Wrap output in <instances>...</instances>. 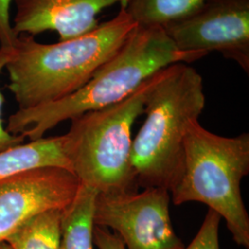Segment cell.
I'll return each mask as SVG.
<instances>
[{
	"label": "cell",
	"instance_id": "obj_1",
	"mask_svg": "<svg viewBox=\"0 0 249 249\" xmlns=\"http://www.w3.org/2000/svg\"><path fill=\"white\" fill-rule=\"evenodd\" d=\"M207 54L179 50L160 26L137 25L124 44L82 87L52 103L18 109L7 130L31 141L66 120L124 100L155 73L177 63L194 62Z\"/></svg>",
	"mask_w": 249,
	"mask_h": 249
},
{
	"label": "cell",
	"instance_id": "obj_2",
	"mask_svg": "<svg viewBox=\"0 0 249 249\" xmlns=\"http://www.w3.org/2000/svg\"><path fill=\"white\" fill-rule=\"evenodd\" d=\"M138 24L124 8L83 36L55 44L18 36L5 69L18 109L64 98L82 87L113 56Z\"/></svg>",
	"mask_w": 249,
	"mask_h": 249
},
{
	"label": "cell",
	"instance_id": "obj_3",
	"mask_svg": "<svg viewBox=\"0 0 249 249\" xmlns=\"http://www.w3.org/2000/svg\"><path fill=\"white\" fill-rule=\"evenodd\" d=\"M204 107L203 80L194 68L177 63L157 73L145 103L146 118L132 142L137 186L169 192L176 187L183 173L188 125Z\"/></svg>",
	"mask_w": 249,
	"mask_h": 249
},
{
	"label": "cell",
	"instance_id": "obj_4",
	"mask_svg": "<svg viewBox=\"0 0 249 249\" xmlns=\"http://www.w3.org/2000/svg\"><path fill=\"white\" fill-rule=\"evenodd\" d=\"M249 174V133L223 137L194 120L187 128L183 173L170 192L171 200L207 205L225 220L234 242L249 249V216L241 195V181Z\"/></svg>",
	"mask_w": 249,
	"mask_h": 249
},
{
	"label": "cell",
	"instance_id": "obj_5",
	"mask_svg": "<svg viewBox=\"0 0 249 249\" xmlns=\"http://www.w3.org/2000/svg\"><path fill=\"white\" fill-rule=\"evenodd\" d=\"M157 73L124 100L71 119L65 150L80 185L106 194L136 191L132 126L144 112Z\"/></svg>",
	"mask_w": 249,
	"mask_h": 249
},
{
	"label": "cell",
	"instance_id": "obj_6",
	"mask_svg": "<svg viewBox=\"0 0 249 249\" xmlns=\"http://www.w3.org/2000/svg\"><path fill=\"white\" fill-rule=\"evenodd\" d=\"M170 192L145 187L142 192L98 193L94 225L113 230L125 249H184L170 217Z\"/></svg>",
	"mask_w": 249,
	"mask_h": 249
},
{
	"label": "cell",
	"instance_id": "obj_7",
	"mask_svg": "<svg viewBox=\"0 0 249 249\" xmlns=\"http://www.w3.org/2000/svg\"><path fill=\"white\" fill-rule=\"evenodd\" d=\"M184 52H217L249 74V0H207L162 26Z\"/></svg>",
	"mask_w": 249,
	"mask_h": 249
},
{
	"label": "cell",
	"instance_id": "obj_8",
	"mask_svg": "<svg viewBox=\"0 0 249 249\" xmlns=\"http://www.w3.org/2000/svg\"><path fill=\"white\" fill-rule=\"evenodd\" d=\"M80 185L72 172L59 167L30 170L0 182V243L36 214L67 208Z\"/></svg>",
	"mask_w": 249,
	"mask_h": 249
},
{
	"label": "cell",
	"instance_id": "obj_9",
	"mask_svg": "<svg viewBox=\"0 0 249 249\" xmlns=\"http://www.w3.org/2000/svg\"><path fill=\"white\" fill-rule=\"evenodd\" d=\"M130 0H12L16 13L12 29L17 36L55 32L59 41L83 36L98 26L97 16L116 4Z\"/></svg>",
	"mask_w": 249,
	"mask_h": 249
},
{
	"label": "cell",
	"instance_id": "obj_10",
	"mask_svg": "<svg viewBox=\"0 0 249 249\" xmlns=\"http://www.w3.org/2000/svg\"><path fill=\"white\" fill-rule=\"evenodd\" d=\"M65 135L41 138L0 151V182L30 170L59 167L72 172L65 150Z\"/></svg>",
	"mask_w": 249,
	"mask_h": 249
},
{
	"label": "cell",
	"instance_id": "obj_11",
	"mask_svg": "<svg viewBox=\"0 0 249 249\" xmlns=\"http://www.w3.org/2000/svg\"><path fill=\"white\" fill-rule=\"evenodd\" d=\"M98 192L80 185L73 201L63 210L59 249H93V215Z\"/></svg>",
	"mask_w": 249,
	"mask_h": 249
},
{
	"label": "cell",
	"instance_id": "obj_12",
	"mask_svg": "<svg viewBox=\"0 0 249 249\" xmlns=\"http://www.w3.org/2000/svg\"><path fill=\"white\" fill-rule=\"evenodd\" d=\"M63 210L53 209L28 219L4 241L11 249H59Z\"/></svg>",
	"mask_w": 249,
	"mask_h": 249
},
{
	"label": "cell",
	"instance_id": "obj_13",
	"mask_svg": "<svg viewBox=\"0 0 249 249\" xmlns=\"http://www.w3.org/2000/svg\"><path fill=\"white\" fill-rule=\"evenodd\" d=\"M207 0H130L124 8L138 25L162 27L186 16Z\"/></svg>",
	"mask_w": 249,
	"mask_h": 249
},
{
	"label": "cell",
	"instance_id": "obj_14",
	"mask_svg": "<svg viewBox=\"0 0 249 249\" xmlns=\"http://www.w3.org/2000/svg\"><path fill=\"white\" fill-rule=\"evenodd\" d=\"M221 220L219 214L209 209L199 231L184 249H220L219 226Z\"/></svg>",
	"mask_w": 249,
	"mask_h": 249
},
{
	"label": "cell",
	"instance_id": "obj_15",
	"mask_svg": "<svg viewBox=\"0 0 249 249\" xmlns=\"http://www.w3.org/2000/svg\"><path fill=\"white\" fill-rule=\"evenodd\" d=\"M13 50H8L0 47V74L5 69L7 63L9 62ZM4 104V98L0 91V151H5L12 147L23 144L25 137L21 134L14 135L9 133V131L4 127L3 119H2V108Z\"/></svg>",
	"mask_w": 249,
	"mask_h": 249
},
{
	"label": "cell",
	"instance_id": "obj_16",
	"mask_svg": "<svg viewBox=\"0 0 249 249\" xmlns=\"http://www.w3.org/2000/svg\"><path fill=\"white\" fill-rule=\"evenodd\" d=\"M12 0H0V47L13 50L18 36L12 29L10 20V7Z\"/></svg>",
	"mask_w": 249,
	"mask_h": 249
},
{
	"label": "cell",
	"instance_id": "obj_17",
	"mask_svg": "<svg viewBox=\"0 0 249 249\" xmlns=\"http://www.w3.org/2000/svg\"><path fill=\"white\" fill-rule=\"evenodd\" d=\"M93 243L98 249H125L124 242L109 229L94 225Z\"/></svg>",
	"mask_w": 249,
	"mask_h": 249
},
{
	"label": "cell",
	"instance_id": "obj_18",
	"mask_svg": "<svg viewBox=\"0 0 249 249\" xmlns=\"http://www.w3.org/2000/svg\"><path fill=\"white\" fill-rule=\"evenodd\" d=\"M0 249H11L9 245L6 242H2L0 243Z\"/></svg>",
	"mask_w": 249,
	"mask_h": 249
}]
</instances>
